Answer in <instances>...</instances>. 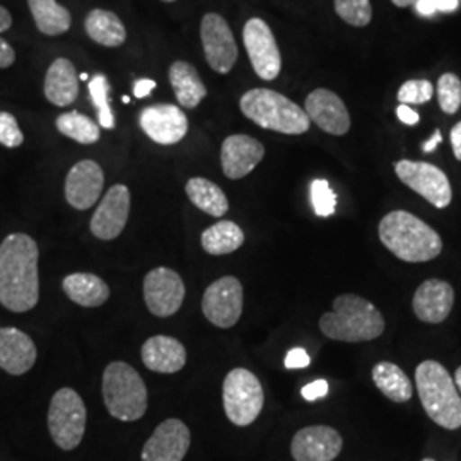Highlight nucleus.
Segmentation results:
<instances>
[{
	"label": "nucleus",
	"mask_w": 461,
	"mask_h": 461,
	"mask_svg": "<svg viewBox=\"0 0 461 461\" xmlns=\"http://www.w3.org/2000/svg\"><path fill=\"white\" fill-rule=\"evenodd\" d=\"M40 251L32 236L9 234L0 245V304L13 313H26L40 301Z\"/></svg>",
	"instance_id": "1"
},
{
	"label": "nucleus",
	"mask_w": 461,
	"mask_h": 461,
	"mask_svg": "<svg viewBox=\"0 0 461 461\" xmlns=\"http://www.w3.org/2000/svg\"><path fill=\"white\" fill-rule=\"evenodd\" d=\"M378 234L381 243L407 264L430 262L443 251L441 236L407 211L384 215L379 222Z\"/></svg>",
	"instance_id": "2"
},
{
	"label": "nucleus",
	"mask_w": 461,
	"mask_h": 461,
	"mask_svg": "<svg viewBox=\"0 0 461 461\" xmlns=\"http://www.w3.org/2000/svg\"><path fill=\"white\" fill-rule=\"evenodd\" d=\"M325 337L339 342H369L383 335L384 320L378 308L357 294H342L333 299V310L320 318Z\"/></svg>",
	"instance_id": "3"
},
{
	"label": "nucleus",
	"mask_w": 461,
	"mask_h": 461,
	"mask_svg": "<svg viewBox=\"0 0 461 461\" xmlns=\"http://www.w3.org/2000/svg\"><path fill=\"white\" fill-rule=\"evenodd\" d=\"M415 384L420 403L429 419L439 428H461V395L445 366L438 361H424L417 366Z\"/></svg>",
	"instance_id": "4"
},
{
	"label": "nucleus",
	"mask_w": 461,
	"mask_h": 461,
	"mask_svg": "<svg viewBox=\"0 0 461 461\" xmlns=\"http://www.w3.org/2000/svg\"><path fill=\"white\" fill-rule=\"evenodd\" d=\"M240 108L248 120L274 132L301 135L308 132L312 125L304 108L277 91L265 87L245 93L240 101Z\"/></svg>",
	"instance_id": "5"
},
{
	"label": "nucleus",
	"mask_w": 461,
	"mask_h": 461,
	"mask_svg": "<svg viewBox=\"0 0 461 461\" xmlns=\"http://www.w3.org/2000/svg\"><path fill=\"white\" fill-rule=\"evenodd\" d=\"M101 392L108 412L118 420L133 422L148 411L146 383L127 363L115 361L106 366Z\"/></svg>",
	"instance_id": "6"
},
{
	"label": "nucleus",
	"mask_w": 461,
	"mask_h": 461,
	"mask_svg": "<svg viewBox=\"0 0 461 461\" xmlns=\"http://www.w3.org/2000/svg\"><path fill=\"white\" fill-rule=\"evenodd\" d=\"M222 403L230 422L234 426L247 428L258 419L264 409V388L251 371L236 367L224 379Z\"/></svg>",
	"instance_id": "7"
},
{
	"label": "nucleus",
	"mask_w": 461,
	"mask_h": 461,
	"mask_svg": "<svg viewBox=\"0 0 461 461\" xmlns=\"http://www.w3.org/2000/svg\"><path fill=\"white\" fill-rule=\"evenodd\" d=\"M87 412L81 395L72 388H60L50 403L49 430L55 445L64 451L76 449L83 441Z\"/></svg>",
	"instance_id": "8"
},
{
	"label": "nucleus",
	"mask_w": 461,
	"mask_h": 461,
	"mask_svg": "<svg viewBox=\"0 0 461 461\" xmlns=\"http://www.w3.org/2000/svg\"><path fill=\"white\" fill-rule=\"evenodd\" d=\"M396 176L415 194L426 198L436 209H445L451 203L453 190L445 171L424 161L402 159L395 165Z\"/></svg>",
	"instance_id": "9"
},
{
	"label": "nucleus",
	"mask_w": 461,
	"mask_h": 461,
	"mask_svg": "<svg viewBox=\"0 0 461 461\" xmlns=\"http://www.w3.org/2000/svg\"><path fill=\"white\" fill-rule=\"evenodd\" d=\"M203 316L219 329L234 327L243 313V285L236 277L212 282L202 297Z\"/></svg>",
	"instance_id": "10"
},
{
	"label": "nucleus",
	"mask_w": 461,
	"mask_h": 461,
	"mask_svg": "<svg viewBox=\"0 0 461 461\" xmlns=\"http://www.w3.org/2000/svg\"><path fill=\"white\" fill-rule=\"evenodd\" d=\"M243 41L257 76L264 81L277 79L282 68V57L276 36L264 19L253 17L248 21L243 30Z\"/></svg>",
	"instance_id": "11"
},
{
	"label": "nucleus",
	"mask_w": 461,
	"mask_h": 461,
	"mask_svg": "<svg viewBox=\"0 0 461 461\" xmlns=\"http://www.w3.org/2000/svg\"><path fill=\"white\" fill-rule=\"evenodd\" d=\"M200 38L205 60L217 74H230L238 60V45L224 17L209 13L202 19Z\"/></svg>",
	"instance_id": "12"
},
{
	"label": "nucleus",
	"mask_w": 461,
	"mask_h": 461,
	"mask_svg": "<svg viewBox=\"0 0 461 461\" xmlns=\"http://www.w3.org/2000/svg\"><path fill=\"white\" fill-rule=\"evenodd\" d=\"M183 279L171 268L158 267L144 279V301L149 312L159 318H167L180 312L185 301Z\"/></svg>",
	"instance_id": "13"
},
{
	"label": "nucleus",
	"mask_w": 461,
	"mask_h": 461,
	"mask_svg": "<svg viewBox=\"0 0 461 461\" xmlns=\"http://www.w3.org/2000/svg\"><path fill=\"white\" fill-rule=\"evenodd\" d=\"M131 214V190L113 185L91 217V232L103 241H112L125 230Z\"/></svg>",
	"instance_id": "14"
},
{
	"label": "nucleus",
	"mask_w": 461,
	"mask_h": 461,
	"mask_svg": "<svg viewBox=\"0 0 461 461\" xmlns=\"http://www.w3.org/2000/svg\"><path fill=\"white\" fill-rule=\"evenodd\" d=\"M140 129L150 140L161 146H173L188 132V118L176 104H152L139 116Z\"/></svg>",
	"instance_id": "15"
},
{
	"label": "nucleus",
	"mask_w": 461,
	"mask_h": 461,
	"mask_svg": "<svg viewBox=\"0 0 461 461\" xmlns=\"http://www.w3.org/2000/svg\"><path fill=\"white\" fill-rule=\"evenodd\" d=\"M192 443L190 429L180 419H167L154 429L142 447V461H182Z\"/></svg>",
	"instance_id": "16"
},
{
	"label": "nucleus",
	"mask_w": 461,
	"mask_h": 461,
	"mask_svg": "<svg viewBox=\"0 0 461 461\" xmlns=\"http://www.w3.org/2000/svg\"><path fill=\"white\" fill-rule=\"evenodd\" d=\"M344 439L329 426H310L297 430L291 453L296 461H333L342 451Z\"/></svg>",
	"instance_id": "17"
},
{
	"label": "nucleus",
	"mask_w": 461,
	"mask_h": 461,
	"mask_svg": "<svg viewBox=\"0 0 461 461\" xmlns=\"http://www.w3.org/2000/svg\"><path fill=\"white\" fill-rule=\"evenodd\" d=\"M304 112L323 132L346 135L350 131V115L346 103L330 89H314L304 103Z\"/></svg>",
	"instance_id": "18"
},
{
	"label": "nucleus",
	"mask_w": 461,
	"mask_h": 461,
	"mask_svg": "<svg viewBox=\"0 0 461 461\" xmlns=\"http://www.w3.org/2000/svg\"><path fill=\"white\" fill-rule=\"evenodd\" d=\"M104 173L96 161L84 159L72 166L66 180V198L77 211L91 209L103 192Z\"/></svg>",
	"instance_id": "19"
},
{
	"label": "nucleus",
	"mask_w": 461,
	"mask_h": 461,
	"mask_svg": "<svg viewBox=\"0 0 461 461\" xmlns=\"http://www.w3.org/2000/svg\"><path fill=\"white\" fill-rule=\"evenodd\" d=\"M264 144L245 133L230 135L221 149L222 171L230 180H241L262 163Z\"/></svg>",
	"instance_id": "20"
},
{
	"label": "nucleus",
	"mask_w": 461,
	"mask_h": 461,
	"mask_svg": "<svg viewBox=\"0 0 461 461\" xmlns=\"http://www.w3.org/2000/svg\"><path fill=\"white\" fill-rule=\"evenodd\" d=\"M455 304V289L446 280L429 279L413 294L415 316L430 325L443 323Z\"/></svg>",
	"instance_id": "21"
},
{
	"label": "nucleus",
	"mask_w": 461,
	"mask_h": 461,
	"mask_svg": "<svg viewBox=\"0 0 461 461\" xmlns=\"http://www.w3.org/2000/svg\"><path fill=\"white\" fill-rule=\"evenodd\" d=\"M36 346L21 330L0 329V369L13 376L26 375L36 363Z\"/></svg>",
	"instance_id": "22"
},
{
	"label": "nucleus",
	"mask_w": 461,
	"mask_h": 461,
	"mask_svg": "<svg viewBox=\"0 0 461 461\" xmlns=\"http://www.w3.org/2000/svg\"><path fill=\"white\" fill-rule=\"evenodd\" d=\"M142 363L154 373L175 375L186 364V348L173 337L156 335L142 346Z\"/></svg>",
	"instance_id": "23"
},
{
	"label": "nucleus",
	"mask_w": 461,
	"mask_h": 461,
	"mask_svg": "<svg viewBox=\"0 0 461 461\" xmlns=\"http://www.w3.org/2000/svg\"><path fill=\"white\" fill-rule=\"evenodd\" d=\"M79 96V76L68 59H57L45 76V98L55 106H68Z\"/></svg>",
	"instance_id": "24"
},
{
	"label": "nucleus",
	"mask_w": 461,
	"mask_h": 461,
	"mask_svg": "<svg viewBox=\"0 0 461 461\" xmlns=\"http://www.w3.org/2000/svg\"><path fill=\"white\" fill-rule=\"evenodd\" d=\"M62 287L72 303L84 308L103 306L110 297L108 284L95 274H70L64 279Z\"/></svg>",
	"instance_id": "25"
},
{
	"label": "nucleus",
	"mask_w": 461,
	"mask_h": 461,
	"mask_svg": "<svg viewBox=\"0 0 461 461\" xmlns=\"http://www.w3.org/2000/svg\"><path fill=\"white\" fill-rule=\"evenodd\" d=\"M169 83L183 108L194 110L207 96V87L202 83L197 68L185 60L169 67Z\"/></svg>",
	"instance_id": "26"
},
{
	"label": "nucleus",
	"mask_w": 461,
	"mask_h": 461,
	"mask_svg": "<svg viewBox=\"0 0 461 461\" xmlns=\"http://www.w3.org/2000/svg\"><path fill=\"white\" fill-rule=\"evenodd\" d=\"M87 36L106 49H118L127 40V30L115 13L106 9H93L84 21Z\"/></svg>",
	"instance_id": "27"
},
{
	"label": "nucleus",
	"mask_w": 461,
	"mask_h": 461,
	"mask_svg": "<svg viewBox=\"0 0 461 461\" xmlns=\"http://www.w3.org/2000/svg\"><path fill=\"white\" fill-rule=\"evenodd\" d=\"M373 381L379 392L395 403H405L413 395V384L409 376L393 363L383 361L373 367Z\"/></svg>",
	"instance_id": "28"
},
{
	"label": "nucleus",
	"mask_w": 461,
	"mask_h": 461,
	"mask_svg": "<svg viewBox=\"0 0 461 461\" xmlns=\"http://www.w3.org/2000/svg\"><path fill=\"white\" fill-rule=\"evenodd\" d=\"M28 5L40 33L60 36L70 30L72 16L57 0H28Z\"/></svg>",
	"instance_id": "29"
},
{
	"label": "nucleus",
	"mask_w": 461,
	"mask_h": 461,
	"mask_svg": "<svg viewBox=\"0 0 461 461\" xmlns=\"http://www.w3.org/2000/svg\"><path fill=\"white\" fill-rule=\"evenodd\" d=\"M186 195L190 202L212 217H222L230 211V202L226 194L214 182L207 178H192L186 183Z\"/></svg>",
	"instance_id": "30"
},
{
	"label": "nucleus",
	"mask_w": 461,
	"mask_h": 461,
	"mask_svg": "<svg viewBox=\"0 0 461 461\" xmlns=\"http://www.w3.org/2000/svg\"><path fill=\"white\" fill-rule=\"evenodd\" d=\"M245 243V232L232 221H219L202 232V248L214 257L230 255Z\"/></svg>",
	"instance_id": "31"
},
{
	"label": "nucleus",
	"mask_w": 461,
	"mask_h": 461,
	"mask_svg": "<svg viewBox=\"0 0 461 461\" xmlns=\"http://www.w3.org/2000/svg\"><path fill=\"white\" fill-rule=\"evenodd\" d=\"M57 131L84 146L96 144L101 137L98 123L93 118L83 115L79 112H68L59 116Z\"/></svg>",
	"instance_id": "32"
},
{
	"label": "nucleus",
	"mask_w": 461,
	"mask_h": 461,
	"mask_svg": "<svg viewBox=\"0 0 461 461\" xmlns=\"http://www.w3.org/2000/svg\"><path fill=\"white\" fill-rule=\"evenodd\" d=\"M89 96L91 101L98 112L99 125L106 131H112L115 127V116L110 106V83L106 79V76L96 74L91 81H89Z\"/></svg>",
	"instance_id": "33"
},
{
	"label": "nucleus",
	"mask_w": 461,
	"mask_h": 461,
	"mask_svg": "<svg viewBox=\"0 0 461 461\" xmlns=\"http://www.w3.org/2000/svg\"><path fill=\"white\" fill-rule=\"evenodd\" d=\"M333 5L339 17L350 26L364 28L373 19L371 0H333Z\"/></svg>",
	"instance_id": "34"
},
{
	"label": "nucleus",
	"mask_w": 461,
	"mask_h": 461,
	"mask_svg": "<svg viewBox=\"0 0 461 461\" xmlns=\"http://www.w3.org/2000/svg\"><path fill=\"white\" fill-rule=\"evenodd\" d=\"M438 99L441 110L447 115H455L461 106V81L453 72L443 74L438 81Z\"/></svg>",
	"instance_id": "35"
},
{
	"label": "nucleus",
	"mask_w": 461,
	"mask_h": 461,
	"mask_svg": "<svg viewBox=\"0 0 461 461\" xmlns=\"http://www.w3.org/2000/svg\"><path fill=\"white\" fill-rule=\"evenodd\" d=\"M312 203H313L314 214L320 217H330L335 214L337 195L330 188L327 180H314L312 183Z\"/></svg>",
	"instance_id": "36"
},
{
	"label": "nucleus",
	"mask_w": 461,
	"mask_h": 461,
	"mask_svg": "<svg viewBox=\"0 0 461 461\" xmlns=\"http://www.w3.org/2000/svg\"><path fill=\"white\" fill-rule=\"evenodd\" d=\"M434 95V87L432 84L426 79H412L403 84L398 89V101L400 104H424Z\"/></svg>",
	"instance_id": "37"
},
{
	"label": "nucleus",
	"mask_w": 461,
	"mask_h": 461,
	"mask_svg": "<svg viewBox=\"0 0 461 461\" xmlns=\"http://www.w3.org/2000/svg\"><path fill=\"white\" fill-rule=\"evenodd\" d=\"M24 135L17 125L16 116L0 112V144L9 149H16L23 146Z\"/></svg>",
	"instance_id": "38"
},
{
	"label": "nucleus",
	"mask_w": 461,
	"mask_h": 461,
	"mask_svg": "<svg viewBox=\"0 0 461 461\" xmlns=\"http://www.w3.org/2000/svg\"><path fill=\"white\" fill-rule=\"evenodd\" d=\"M310 363H312V359H310L308 352L304 348H301V347H296V348H291L287 352L285 363L284 364H285L287 369H301V367L310 366Z\"/></svg>",
	"instance_id": "39"
},
{
	"label": "nucleus",
	"mask_w": 461,
	"mask_h": 461,
	"mask_svg": "<svg viewBox=\"0 0 461 461\" xmlns=\"http://www.w3.org/2000/svg\"><path fill=\"white\" fill-rule=\"evenodd\" d=\"M329 393V383L325 379H316L313 383L306 384L303 390H301V395L304 400L308 402H314L321 396H325Z\"/></svg>",
	"instance_id": "40"
},
{
	"label": "nucleus",
	"mask_w": 461,
	"mask_h": 461,
	"mask_svg": "<svg viewBox=\"0 0 461 461\" xmlns=\"http://www.w3.org/2000/svg\"><path fill=\"white\" fill-rule=\"evenodd\" d=\"M16 62V51L0 36V68H7Z\"/></svg>",
	"instance_id": "41"
},
{
	"label": "nucleus",
	"mask_w": 461,
	"mask_h": 461,
	"mask_svg": "<svg viewBox=\"0 0 461 461\" xmlns=\"http://www.w3.org/2000/svg\"><path fill=\"white\" fill-rule=\"evenodd\" d=\"M396 116H398L400 122L405 123V125H415V123H419V120H420L419 113L413 112L412 108L407 106V104H400V106L396 108Z\"/></svg>",
	"instance_id": "42"
},
{
	"label": "nucleus",
	"mask_w": 461,
	"mask_h": 461,
	"mask_svg": "<svg viewBox=\"0 0 461 461\" xmlns=\"http://www.w3.org/2000/svg\"><path fill=\"white\" fill-rule=\"evenodd\" d=\"M154 89H156V81H152V79H139L137 83L133 84L135 98H148Z\"/></svg>",
	"instance_id": "43"
},
{
	"label": "nucleus",
	"mask_w": 461,
	"mask_h": 461,
	"mask_svg": "<svg viewBox=\"0 0 461 461\" xmlns=\"http://www.w3.org/2000/svg\"><path fill=\"white\" fill-rule=\"evenodd\" d=\"M413 5H415V11L419 16L432 17L438 13L432 0H417Z\"/></svg>",
	"instance_id": "44"
},
{
	"label": "nucleus",
	"mask_w": 461,
	"mask_h": 461,
	"mask_svg": "<svg viewBox=\"0 0 461 461\" xmlns=\"http://www.w3.org/2000/svg\"><path fill=\"white\" fill-rule=\"evenodd\" d=\"M432 4L439 13H455L460 7V0H432Z\"/></svg>",
	"instance_id": "45"
},
{
	"label": "nucleus",
	"mask_w": 461,
	"mask_h": 461,
	"mask_svg": "<svg viewBox=\"0 0 461 461\" xmlns=\"http://www.w3.org/2000/svg\"><path fill=\"white\" fill-rule=\"evenodd\" d=\"M451 146H453V152L455 158L461 161V122H458L453 131H451Z\"/></svg>",
	"instance_id": "46"
},
{
	"label": "nucleus",
	"mask_w": 461,
	"mask_h": 461,
	"mask_svg": "<svg viewBox=\"0 0 461 461\" xmlns=\"http://www.w3.org/2000/svg\"><path fill=\"white\" fill-rule=\"evenodd\" d=\"M11 26H13V16H11V13H9L4 5H0V33L9 32Z\"/></svg>",
	"instance_id": "47"
},
{
	"label": "nucleus",
	"mask_w": 461,
	"mask_h": 461,
	"mask_svg": "<svg viewBox=\"0 0 461 461\" xmlns=\"http://www.w3.org/2000/svg\"><path fill=\"white\" fill-rule=\"evenodd\" d=\"M441 140H443L441 131H436V133H434V135L429 139L428 142H424L422 150H424V152H432L434 149L438 148V146L441 144Z\"/></svg>",
	"instance_id": "48"
},
{
	"label": "nucleus",
	"mask_w": 461,
	"mask_h": 461,
	"mask_svg": "<svg viewBox=\"0 0 461 461\" xmlns=\"http://www.w3.org/2000/svg\"><path fill=\"white\" fill-rule=\"evenodd\" d=\"M396 7H411L417 0H392Z\"/></svg>",
	"instance_id": "49"
},
{
	"label": "nucleus",
	"mask_w": 461,
	"mask_h": 461,
	"mask_svg": "<svg viewBox=\"0 0 461 461\" xmlns=\"http://www.w3.org/2000/svg\"><path fill=\"white\" fill-rule=\"evenodd\" d=\"M455 384H456V388H458L461 395V366L456 369V373H455Z\"/></svg>",
	"instance_id": "50"
},
{
	"label": "nucleus",
	"mask_w": 461,
	"mask_h": 461,
	"mask_svg": "<svg viewBox=\"0 0 461 461\" xmlns=\"http://www.w3.org/2000/svg\"><path fill=\"white\" fill-rule=\"evenodd\" d=\"M79 81H87V83H89V76H87L86 72H83V74L79 76Z\"/></svg>",
	"instance_id": "51"
},
{
	"label": "nucleus",
	"mask_w": 461,
	"mask_h": 461,
	"mask_svg": "<svg viewBox=\"0 0 461 461\" xmlns=\"http://www.w3.org/2000/svg\"><path fill=\"white\" fill-rule=\"evenodd\" d=\"M122 101H123V103H131V98H129V96H123V98H122Z\"/></svg>",
	"instance_id": "52"
},
{
	"label": "nucleus",
	"mask_w": 461,
	"mask_h": 461,
	"mask_svg": "<svg viewBox=\"0 0 461 461\" xmlns=\"http://www.w3.org/2000/svg\"><path fill=\"white\" fill-rule=\"evenodd\" d=\"M422 461H436V460H432V458H424V460Z\"/></svg>",
	"instance_id": "53"
},
{
	"label": "nucleus",
	"mask_w": 461,
	"mask_h": 461,
	"mask_svg": "<svg viewBox=\"0 0 461 461\" xmlns=\"http://www.w3.org/2000/svg\"><path fill=\"white\" fill-rule=\"evenodd\" d=\"M163 2H176V0H163Z\"/></svg>",
	"instance_id": "54"
}]
</instances>
